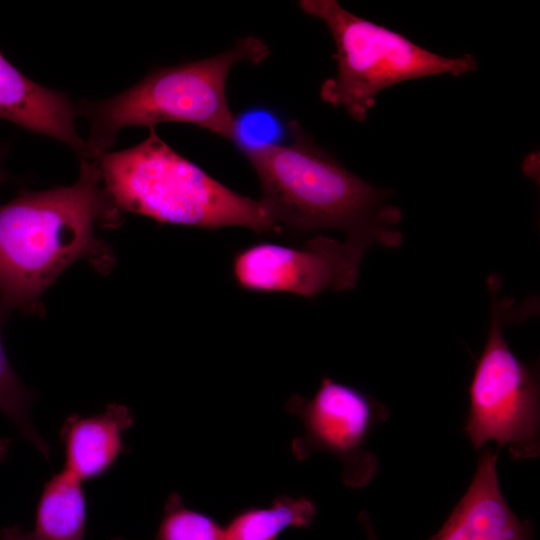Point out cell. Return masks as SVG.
Segmentation results:
<instances>
[{
  "label": "cell",
  "mask_w": 540,
  "mask_h": 540,
  "mask_svg": "<svg viewBox=\"0 0 540 540\" xmlns=\"http://www.w3.org/2000/svg\"><path fill=\"white\" fill-rule=\"evenodd\" d=\"M71 186L22 190L0 204V303L37 313L42 293L73 262L87 258L100 273L114 264L95 226L115 228L121 211L104 188L96 157L79 159Z\"/></svg>",
  "instance_id": "cell-1"
},
{
  "label": "cell",
  "mask_w": 540,
  "mask_h": 540,
  "mask_svg": "<svg viewBox=\"0 0 540 540\" xmlns=\"http://www.w3.org/2000/svg\"><path fill=\"white\" fill-rule=\"evenodd\" d=\"M292 141L245 153L261 184L260 199L281 229H336L370 246H399L403 234L391 190L378 188L341 165L301 125L288 123Z\"/></svg>",
  "instance_id": "cell-2"
},
{
  "label": "cell",
  "mask_w": 540,
  "mask_h": 540,
  "mask_svg": "<svg viewBox=\"0 0 540 540\" xmlns=\"http://www.w3.org/2000/svg\"><path fill=\"white\" fill-rule=\"evenodd\" d=\"M105 190L122 212L161 223L280 232L261 200L226 187L149 128L141 143L96 157Z\"/></svg>",
  "instance_id": "cell-3"
},
{
  "label": "cell",
  "mask_w": 540,
  "mask_h": 540,
  "mask_svg": "<svg viewBox=\"0 0 540 540\" xmlns=\"http://www.w3.org/2000/svg\"><path fill=\"white\" fill-rule=\"evenodd\" d=\"M270 53L255 36H247L218 55L151 70L140 82L105 100L82 99L77 115L89 124L92 156L109 151L128 126L154 127L163 122L194 124L231 140L235 116L225 85L238 62L260 64Z\"/></svg>",
  "instance_id": "cell-4"
},
{
  "label": "cell",
  "mask_w": 540,
  "mask_h": 540,
  "mask_svg": "<svg viewBox=\"0 0 540 540\" xmlns=\"http://www.w3.org/2000/svg\"><path fill=\"white\" fill-rule=\"evenodd\" d=\"M299 7L322 20L335 42L337 74L320 87L321 99L343 107L363 122L383 89L399 82L476 70L471 54L449 58L413 43L402 34L354 15L335 0H303Z\"/></svg>",
  "instance_id": "cell-5"
},
{
  "label": "cell",
  "mask_w": 540,
  "mask_h": 540,
  "mask_svg": "<svg viewBox=\"0 0 540 540\" xmlns=\"http://www.w3.org/2000/svg\"><path fill=\"white\" fill-rule=\"evenodd\" d=\"M490 285V326L469 388L463 431L476 450L493 441L507 447L514 460L535 458L540 452L538 374L509 348L503 327L512 303L500 299L496 278Z\"/></svg>",
  "instance_id": "cell-6"
},
{
  "label": "cell",
  "mask_w": 540,
  "mask_h": 540,
  "mask_svg": "<svg viewBox=\"0 0 540 540\" xmlns=\"http://www.w3.org/2000/svg\"><path fill=\"white\" fill-rule=\"evenodd\" d=\"M370 247L361 240L321 234L298 246L261 241L234 254L232 276L238 287L257 293L311 298L325 290H351Z\"/></svg>",
  "instance_id": "cell-7"
},
{
  "label": "cell",
  "mask_w": 540,
  "mask_h": 540,
  "mask_svg": "<svg viewBox=\"0 0 540 540\" xmlns=\"http://www.w3.org/2000/svg\"><path fill=\"white\" fill-rule=\"evenodd\" d=\"M302 425V434L292 441L298 460L323 451L340 460L343 480L362 487L377 472V459L365 451L369 433L388 417L387 408L368 394L324 376L311 398L292 396L287 404Z\"/></svg>",
  "instance_id": "cell-8"
},
{
  "label": "cell",
  "mask_w": 540,
  "mask_h": 540,
  "mask_svg": "<svg viewBox=\"0 0 540 540\" xmlns=\"http://www.w3.org/2000/svg\"><path fill=\"white\" fill-rule=\"evenodd\" d=\"M498 452L484 449L464 496L429 540H532L529 522L520 520L499 485Z\"/></svg>",
  "instance_id": "cell-9"
},
{
  "label": "cell",
  "mask_w": 540,
  "mask_h": 540,
  "mask_svg": "<svg viewBox=\"0 0 540 540\" xmlns=\"http://www.w3.org/2000/svg\"><path fill=\"white\" fill-rule=\"evenodd\" d=\"M76 115L66 93L34 82L0 52V119L61 141L82 159L92 155L77 132Z\"/></svg>",
  "instance_id": "cell-10"
},
{
  "label": "cell",
  "mask_w": 540,
  "mask_h": 540,
  "mask_svg": "<svg viewBox=\"0 0 540 540\" xmlns=\"http://www.w3.org/2000/svg\"><path fill=\"white\" fill-rule=\"evenodd\" d=\"M133 423L131 410L119 403H110L102 413L91 416L71 414L59 434L65 453L63 469L81 482L102 475L129 451L123 435Z\"/></svg>",
  "instance_id": "cell-11"
},
{
  "label": "cell",
  "mask_w": 540,
  "mask_h": 540,
  "mask_svg": "<svg viewBox=\"0 0 540 540\" xmlns=\"http://www.w3.org/2000/svg\"><path fill=\"white\" fill-rule=\"evenodd\" d=\"M85 526L81 481L63 469L44 484L29 533L33 540H84Z\"/></svg>",
  "instance_id": "cell-12"
},
{
  "label": "cell",
  "mask_w": 540,
  "mask_h": 540,
  "mask_svg": "<svg viewBox=\"0 0 540 540\" xmlns=\"http://www.w3.org/2000/svg\"><path fill=\"white\" fill-rule=\"evenodd\" d=\"M315 514L305 497L278 496L268 507L237 512L224 527V540H276L288 528L308 527Z\"/></svg>",
  "instance_id": "cell-13"
},
{
  "label": "cell",
  "mask_w": 540,
  "mask_h": 540,
  "mask_svg": "<svg viewBox=\"0 0 540 540\" xmlns=\"http://www.w3.org/2000/svg\"><path fill=\"white\" fill-rule=\"evenodd\" d=\"M10 313L0 303V412L15 424L20 434L49 461V445L39 435L31 420L30 410L35 401V394L18 379L4 349L2 329Z\"/></svg>",
  "instance_id": "cell-14"
},
{
  "label": "cell",
  "mask_w": 540,
  "mask_h": 540,
  "mask_svg": "<svg viewBox=\"0 0 540 540\" xmlns=\"http://www.w3.org/2000/svg\"><path fill=\"white\" fill-rule=\"evenodd\" d=\"M153 540H224V527L212 517L187 508L177 493H171Z\"/></svg>",
  "instance_id": "cell-15"
},
{
  "label": "cell",
  "mask_w": 540,
  "mask_h": 540,
  "mask_svg": "<svg viewBox=\"0 0 540 540\" xmlns=\"http://www.w3.org/2000/svg\"><path fill=\"white\" fill-rule=\"evenodd\" d=\"M284 135V127L271 110L251 108L234 119L231 141L243 153L279 145Z\"/></svg>",
  "instance_id": "cell-16"
},
{
  "label": "cell",
  "mask_w": 540,
  "mask_h": 540,
  "mask_svg": "<svg viewBox=\"0 0 540 540\" xmlns=\"http://www.w3.org/2000/svg\"><path fill=\"white\" fill-rule=\"evenodd\" d=\"M0 540H33L29 532H24L19 526L4 528L1 531ZM111 540H122L114 538Z\"/></svg>",
  "instance_id": "cell-17"
},
{
  "label": "cell",
  "mask_w": 540,
  "mask_h": 540,
  "mask_svg": "<svg viewBox=\"0 0 540 540\" xmlns=\"http://www.w3.org/2000/svg\"><path fill=\"white\" fill-rule=\"evenodd\" d=\"M7 147L5 145H0V185L6 182L9 179L8 174L3 169V159L6 156Z\"/></svg>",
  "instance_id": "cell-18"
},
{
  "label": "cell",
  "mask_w": 540,
  "mask_h": 540,
  "mask_svg": "<svg viewBox=\"0 0 540 540\" xmlns=\"http://www.w3.org/2000/svg\"><path fill=\"white\" fill-rule=\"evenodd\" d=\"M10 443L11 440L8 438L0 439V461L6 458Z\"/></svg>",
  "instance_id": "cell-19"
}]
</instances>
